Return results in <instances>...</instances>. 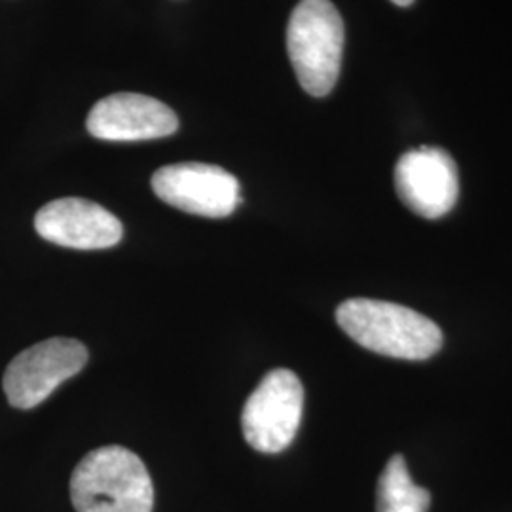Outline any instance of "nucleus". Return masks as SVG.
I'll list each match as a JSON object with an SVG mask.
<instances>
[{
	"label": "nucleus",
	"mask_w": 512,
	"mask_h": 512,
	"mask_svg": "<svg viewBox=\"0 0 512 512\" xmlns=\"http://www.w3.org/2000/svg\"><path fill=\"white\" fill-rule=\"evenodd\" d=\"M86 126L101 141H150L173 135L179 129V118L154 97L114 93L93 105Z\"/></svg>",
	"instance_id": "6e6552de"
},
{
	"label": "nucleus",
	"mask_w": 512,
	"mask_h": 512,
	"mask_svg": "<svg viewBox=\"0 0 512 512\" xmlns=\"http://www.w3.org/2000/svg\"><path fill=\"white\" fill-rule=\"evenodd\" d=\"M86 363L88 349L74 338H50L23 349L4 372L2 387L8 403L19 410L35 408Z\"/></svg>",
	"instance_id": "39448f33"
},
{
	"label": "nucleus",
	"mask_w": 512,
	"mask_h": 512,
	"mask_svg": "<svg viewBox=\"0 0 512 512\" xmlns=\"http://www.w3.org/2000/svg\"><path fill=\"white\" fill-rule=\"evenodd\" d=\"M152 190L167 205L207 219L230 217L241 203L238 179L219 165H165L152 175Z\"/></svg>",
	"instance_id": "423d86ee"
},
{
	"label": "nucleus",
	"mask_w": 512,
	"mask_h": 512,
	"mask_svg": "<svg viewBox=\"0 0 512 512\" xmlns=\"http://www.w3.org/2000/svg\"><path fill=\"white\" fill-rule=\"evenodd\" d=\"M393 4H397V6H410L414 0H391Z\"/></svg>",
	"instance_id": "9b49d317"
},
{
	"label": "nucleus",
	"mask_w": 512,
	"mask_h": 512,
	"mask_svg": "<svg viewBox=\"0 0 512 512\" xmlns=\"http://www.w3.org/2000/svg\"><path fill=\"white\" fill-rule=\"evenodd\" d=\"M304 410V387L293 370L275 368L249 395L241 414L243 437L262 454H279L291 446Z\"/></svg>",
	"instance_id": "20e7f679"
},
{
	"label": "nucleus",
	"mask_w": 512,
	"mask_h": 512,
	"mask_svg": "<svg viewBox=\"0 0 512 512\" xmlns=\"http://www.w3.org/2000/svg\"><path fill=\"white\" fill-rule=\"evenodd\" d=\"M336 321L359 346L395 359H429L439 353L444 342L442 330L435 321L384 300H346L336 310Z\"/></svg>",
	"instance_id": "f257e3e1"
},
{
	"label": "nucleus",
	"mask_w": 512,
	"mask_h": 512,
	"mask_svg": "<svg viewBox=\"0 0 512 512\" xmlns=\"http://www.w3.org/2000/svg\"><path fill=\"white\" fill-rule=\"evenodd\" d=\"M431 494L408 473L406 459L397 454L387 461L378 480L376 512H427Z\"/></svg>",
	"instance_id": "9d476101"
},
{
	"label": "nucleus",
	"mask_w": 512,
	"mask_h": 512,
	"mask_svg": "<svg viewBox=\"0 0 512 512\" xmlns=\"http://www.w3.org/2000/svg\"><path fill=\"white\" fill-rule=\"evenodd\" d=\"M287 52L306 92L325 97L334 90L344 55V21L330 0H300L287 25Z\"/></svg>",
	"instance_id": "7ed1b4c3"
},
{
	"label": "nucleus",
	"mask_w": 512,
	"mask_h": 512,
	"mask_svg": "<svg viewBox=\"0 0 512 512\" xmlns=\"http://www.w3.org/2000/svg\"><path fill=\"white\" fill-rule=\"evenodd\" d=\"M71 497L76 512H152L154 484L137 454L103 446L76 465Z\"/></svg>",
	"instance_id": "f03ea898"
},
{
	"label": "nucleus",
	"mask_w": 512,
	"mask_h": 512,
	"mask_svg": "<svg viewBox=\"0 0 512 512\" xmlns=\"http://www.w3.org/2000/svg\"><path fill=\"white\" fill-rule=\"evenodd\" d=\"M40 238L59 247L95 251L120 243L124 226L99 203L82 198H61L46 203L35 217Z\"/></svg>",
	"instance_id": "1a4fd4ad"
},
{
	"label": "nucleus",
	"mask_w": 512,
	"mask_h": 512,
	"mask_svg": "<svg viewBox=\"0 0 512 512\" xmlns=\"http://www.w3.org/2000/svg\"><path fill=\"white\" fill-rule=\"evenodd\" d=\"M395 188L412 213L423 219H440L458 202V165L442 148L408 150L395 167Z\"/></svg>",
	"instance_id": "0eeeda50"
}]
</instances>
